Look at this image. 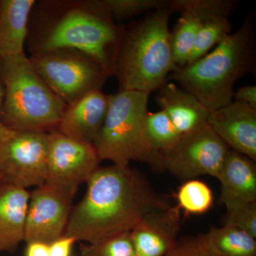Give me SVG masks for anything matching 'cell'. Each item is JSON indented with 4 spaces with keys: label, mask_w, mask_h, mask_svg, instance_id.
Wrapping results in <instances>:
<instances>
[{
    "label": "cell",
    "mask_w": 256,
    "mask_h": 256,
    "mask_svg": "<svg viewBox=\"0 0 256 256\" xmlns=\"http://www.w3.org/2000/svg\"><path fill=\"white\" fill-rule=\"evenodd\" d=\"M86 191L73 206L65 235L94 244L130 232L153 210L171 206L142 172L130 166H99L86 182Z\"/></svg>",
    "instance_id": "obj_1"
},
{
    "label": "cell",
    "mask_w": 256,
    "mask_h": 256,
    "mask_svg": "<svg viewBox=\"0 0 256 256\" xmlns=\"http://www.w3.org/2000/svg\"><path fill=\"white\" fill-rule=\"evenodd\" d=\"M126 30L102 0H40L30 14L25 46L30 56L63 48L82 50L112 76Z\"/></svg>",
    "instance_id": "obj_2"
},
{
    "label": "cell",
    "mask_w": 256,
    "mask_h": 256,
    "mask_svg": "<svg viewBox=\"0 0 256 256\" xmlns=\"http://www.w3.org/2000/svg\"><path fill=\"white\" fill-rule=\"evenodd\" d=\"M254 21L240 28L198 60L178 67L168 79L180 84L210 112L233 101L236 82L255 66Z\"/></svg>",
    "instance_id": "obj_3"
},
{
    "label": "cell",
    "mask_w": 256,
    "mask_h": 256,
    "mask_svg": "<svg viewBox=\"0 0 256 256\" xmlns=\"http://www.w3.org/2000/svg\"><path fill=\"white\" fill-rule=\"evenodd\" d=\"M171 14L168 6L154 10L126 28L112 70L119 90L151 94L178 68L172 50Z\"/></svg>",
    "instance_id": "obj_4"
},
{
    "label": "cell",
    "mask_w": 256,
    "mask_h": 256,
    "mask_svg": "<svg viewBox=\"0 0 256 256\" xmlns=\"http://www.w3.org/2000/svg\"><path fill=\"white\" fill-rule=\"evenodd\" d=\"M0 120L13 131L56 130L66 105L52 92L26 54L0 58Z\"/></svg>",
    "instance_id": "obj_5"
},
{
    "label": "cell",
    "mask_w": 256,
    "mask_h": 256,
    "mask_svg": "<svg viewBox=\"0 0 256 256\" xmlns=\"http://www.w3.org/2000/svg\"><path fill=\"white\" fill-rule=\"evenodd\" d=\"M150 94L119 90L110 95L107 117L94 143L101 161L109 160L120 166L138 161L158 172L164 171L162 156L152 148L146 136Z\"/></svg>",
    "instance_id": "obj_6"
},
{
    "label": "cell",
    "mask_w": 256,
    "mask_h": 256,
    "mask_svg": "<svg viewBox=\"0 0 256 256\" xmlns=\"http://www.w3.org/2000/svg\"><path fill=\"white\" fill-rule=\"evenodd\" d=\"M32 66L66 106L88 92L101 90L110 73L85 52L63 48L28 57Z\"/></svg>",
    "instance_id": "obj_7"
},
{
    "label": "cell",
    "mask_w": 256,
    "mask_h": 256,
    "mask_svg": "<svg viewBox=\"0 0 256 256\" xmlns=\"http://www.w3.org/2000/svg\"><path fill=\"white\" fill-rule=\"evenodd\" d=\"M48 150V132L13 131L0 140L2 181L25 190L44 184Z\"/></svg>",
    "instance_id": "obj_8"
},
{
    "label": "cell",
    "mask_w": 256,
    "mask_h": 256,
    "mask_svg": "<svg viewBox=\"0 0 256 256\" xmlns=\"http://www.w3.org/2000/svg\"><path fill=\"white\" fill-rule=\"evenodd\" d=\"M229 148L206 124L182 136L172 150L163 156V168L178 180L210 175L218 180Z\"/></svg>",
    "instance_id": "obj_9"
},
{
    "label": "cell",
    "mask_w": 256,
    "mask_h": 256,
    "mask_svg": "<svg viewBox=\"0 0 256 256\" xmlns=\"http://www.w3.org/2000/svg\"><path fill=\"white\" fill-rule=\"evenodd\" d=\"M101 160L92 144L80 142L57 130L48 132L46 182L75 196L100 166Z\"/></svg>",
    "instance_id": "obj_10"
},
{
    "label": "cell",
    "mask_w": 256,
    "mask_h": 256,
    "mask_svg": "<svg viewBox=\"0 0 256 256\" xmlns=\"http://www.w3.org/2000/svg\"><path fill=\"white\" fill-rule=\"evenodd\" d=\"M74 198L68 192L47 183L30 192L24 242L50 244L64 235Z\"/></svg>",
    "instance_id": "obj_11"
},
{
    "label": "cell",
    "mask_w": 256,
    "mask_h": 256,
    "mask_svg": "<svg viewBox=\"0 0 256 256\" xmlns=\"http://www.w3.org/2000/svg\"><path fill=\"white\" fill-rule=\"evenodd\" d=\"M207 124L232 150L256 162V109L232 101L210 111Z\"/></svg>",
    "instance_id": "obj_12"
},
{
    "label": "cell",
    "mask_w": 256,
    "mask_h": 256,
    "mask_svg": "<svg viewBox=\"0 0 256 256\" xmlns=\"http://www.w3.org/2000/svg\"><path fill=\"white\" fill-rule=\"evenodd\" d=\"M181 228L176 206L146 214L130 232L137 256H164L174 247Z\"/></svg>",
    "instance_id": "obj_13"
},
{
    "label": "cell",
    "mask_w": 256,
    "mask_h": 256,
    "mask_svg": "<svg viewBox=\"0 0 256 256\" xmlns=\"http://www.w3.org/2000/svg\"><path fill=\"white\" fill-rule=\"evenodd\" d=\"M110 95L101 90L88 92L66 106L56 130L80 142L94 144L105 122Z\"/></svg>",
    "instance_id": "obj_14"
},
{
    "label": "cell",
    "mask_w": 256,
    "mask_h": 256,
    "mask_svg": "<svg viewBox=\"0 0 256 256\" xmlns=\"http://www.w3.org/2000/svg\"><path fill=\"white\" fill-rule=\"evenodd\" d=\"M218 180L220 203L226 210L256 202V162L248 156L229 150Z\"/></svg>",
    "instance_id": "obj_15"
},
{
    "label": "cell",
    "mask_w": 256,
    "mask_h": 256,
    "mask_svg": "<svg viewBox=\"0 0 256 256\" xmlns=\"http://www.w3.org/2000/svg\"><path fill=\"white\" fill-rule=\"evenodd\" d=\"M172 13L180 18L171 32L173 58L178 67L188 64L197 34L212 11L210 0H171L168 6Z\"/></svg>",
    "instance_id": "obj_16"
},
{
    "label": "cell",
    "mask_w": 256,
    "mask_h": 256,
    "mask_svg": "<svg viewBox=\"0 0 256 256\" xmlns=\"http://www.w3.org/2000/svg\"><path fill=\"white\" fill-rule=\"evenodd\" d=\"M30 192L11 184L0 183V252H13L24 242Z\"/></svg>",
    "instance_id": "obj_17"
},
{
    "label": "cell",
    "mask_w": 256,
    "mask_h": 256,
    "mask_svg": "<svg viewBox=\"0 0 256 256\" xmlns=\"http://www.w3.org/2000/svg\"><path fill=\"white\" fill-rule=\"evenodd\" d=\"M156 100L181 136L207 124L210 111L194 96L174 82H166L160 88Z\"/></svg>",
    "instance_id": "obj_18"
},
{
    "label": "cell",
    "mask_w": 256,
    "mask_h": 256,
    "mask_svg": "<svg viewBox=\"0 0 256 256\" xmlns=\"http://www.w3.org/2000/svg\"><path fill=\"white\" fill-rule=\"evenodd\" d=\"M35 0H0V58L25 53Z\"/></svg>",
    "instance_id": "obj_19"
},
{
    "label": "cell",
    "mask_w": 256,
    "mask_h": 256,
    "mask_svg": "<svg viewBox=\"0 0 256 256\" xmlns=\"http://www.w3.org/2000/svg\"><path fill=\"white\" fill-rule=\"evenodd\" d=\"M198 236L214 256H256V238L234 227H212Z\"/></svg>",
    "instance_id": "obj_20"
},
{
    "label": "cell",
    "mask_w": 256,
    "mask_h": 256,
    "mask_svg": "<svg viewBox=\"0 0 256 256\" xmlns=\"http://www.w3.org/2000/svg\"><path fill=\"white\" fill-rule=\"evenodd\" d=\"M232 14V12H225L214 15L204 22L197 34L188 64L206 55L213 47L232 33V24L230 22Z\"/></svg>",
    "instance_id": "obj_21"
},
{
    "label": "cell",
    "mask_w": 256,
    "mask_h": 256,
    "mask_svg": "<svg viewBox=\"0 0 256 256\" xmlns=\"http://www.w3.org/2000/svg\"><path fill=\"white\" fill-rule=\"evenodd\" d=\"M146 138L152 148L164 156L172 150L181 139L182 136L172 122L166 112L160 110L149 112L144 120Z\"/></svg>",
    "instance_id": "obj_22"
},
{
    "label": "cell",
    "mask_w": 256,
    "mask_h": 256,
    "mask_svg": "<svg viewBox=\"0 0 256 256\" xmlns=\"http://www.w3.org/2000/svg\"><path fill=\"white\" fill-rule=\"evenodd\" d=\"M176 204L184 214L202 215L210 210L214 204V194L204 182L193 178L184 182L176 194Z\"/></svg>",
    "instance_id": "obj_23"
},
{
    "label": "cell",
    "mask_w": 256,
    "mask_h": 256,
    "mask_svg": "<svg viewBox=\"0 0 256 256\" xmlns=\"http://www.w3.org/2000/svg\"><path fill=\"white\" fill-rule=\"evenodd\" d=\"M80 256H137L130 232L112 236L94 244L82 242Z\"/></svg>",
    "instance_id": "obj_24"
},
{
    "label": "cell",
    "mask_w": 256,
    "mask_h": 256,
    "mask_svg": "<svg viewBox=\"0 0 256 256\" xmlns=\"http://www.w3.org/2000/svg\"><path fill=\"white\" fill-rule=\"evenodd\" d=\"M112 18L121 20L166 8L168 0H102Z\"/></svg>",
    "instance_id": "obj_25"
},
{
    "label": "cell",
    "mask_w": 256,
    "mask_h": 256,
    "mask_svg": "<svg viewBox=\"0 0 256 256\" xmlns=\"http://www.w3.org/2000/svg\"><path fill=\"white\" fill-rule=\"evenodd\" d=\"M222 222L223 226L238 228L256 238V202L226 210Z\"/></svg>",
    "instance_id": "obj_26"
},
{
    "label": "cell",
    "mask_w": 256,
    "mask_h": 256,
    "mask_svg": "<svg viewBox=\"0 0 256 256\" xmlns=\"http://www.w3.org/2000/svg\"><path fill=\"white\" fill-rule=\"evenodd\" d=\"M164 256H214L202 242L200 236L178 239L174 247Z\"/></svg>",
    "instance_id": "obj_27"
},
{
    "label": "cell",
    "mask_w": 256,
    "mask_h": 256,
    "mask_svg": "<svg viewBox=\"0 0 256 256\" xmlns=\"http://www.w3.org/2000/svg\"><path fill=\"white\" fill-rule=\"evenodd\" d=\"M78 242L75 238L64 235L50 244V256H73L74 244Z\"/></svg>",
    "instance_id": "obj_28"
},
{
    "label": "cell",
    "mask_w": 256,
    "mask_h": 256,
    "mask_svg": "<svg viewBox=\"0 0 256 256\" xmlns=\"http://www.w3.org/2000/svg\"><path fill=\"white\" fill-rule=\"evenodd\" d=\"M256 109V86L255 85L245 86L234 92L233 100Z\"/></svg>",
    "instance_id": "obj_29"
},
{
    "label": "cell",
    "mask_w": 256,
    "mask_h": 256,
    "mask_svg": "<svg viewBox=\"0 0 256 256\" xmlns=\"http://www.w3.org/2000/svg\"><path fill=\"white\" fill-rule=\"evenodd\" d=\"M24 256H50V244L42 242H28Z\"/></svg>",
    "instance_id": "obj_30"
},
{
    "label": "cell",
    "mask_w": 256,
    "mask_h": 256,
    "mask_svg": "<svg viewBox=\"0 0 256 256\" xmlns=\"http://www.w3.org/2000/svg\"><path fill=\"white\" fill-rule=\"evenodd\" d=\"M3 96H4V92H3L2 85L1 80H0V114H1L2 106ZM12 132L13 130L4 127L2 124L1 120H0V140L8 137Z\"/></svg>",
    "instance_id": "obj_31"
},
{
    "label": "cell",
    "mask_w": 256,
    "mask_h": 256,
    "mask_svg": "<svg viewBox=\"0 0 256 256\" xmlns=\"http://www.w3.org/2000/svg\"><path fill=\"white\" fill-rule=\"evenodd\" d=\"M2 180V175L0 174V183H1Z\"/></svg>",
    "instance_id": "obj_32"
},
{
    "label": "cell",
    "mask_w": 256,
    "mask_h": 256,
    "mask_svg": "<svg viewBox=\"0 0 256 256\" xmlns=\"http://www.w3.org/2000/svg\"></svg>",
    "instance_id": "obj_33"
}]
</instances>
